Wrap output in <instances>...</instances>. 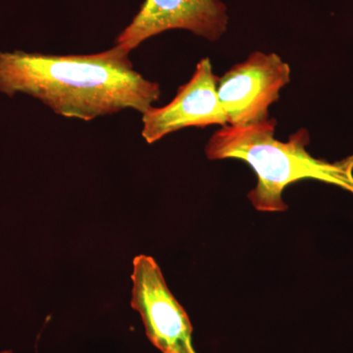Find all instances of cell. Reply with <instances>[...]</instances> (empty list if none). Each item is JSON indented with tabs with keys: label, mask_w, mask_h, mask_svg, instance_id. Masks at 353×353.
I'll return each mask as SVG.
<instances>
[{
	"label": "cell",
	"mask_w": 353,
	"mask_h": 353,
	"mask_svg": "<svg viewBox=\"0 0 353 353\" xmlns=\"http://www.w3.org/2000/svg\"><path fill=\"white\" fill-rule=\"evenodd\" d=\"M129 54L118 46L87 55L0 51V94H29L57 115L83 121L125 109L143 114L160 87L134 69Z\"/></svg>",
	"instance_id": "obj_1"
},
{
	"label": "cell",
	"mask_w": 353,
	"mask_h": 353,
	"mask_svg": "<svg viewBox=\"0 0 353 353\" xmlns=\"http://www.w3.org/2000/svg\"><path fill=\"white\" fill-rule=\"evenodd\" d=\"M277 121L268 119L248 126H225L205 145L209 160L236 159L254 171L257 183L248 199L260 212H285L283 199L292 183L315 180L336 185L353 196V154L341 161L318 159L307 152L310 137L299 129L287 141L275 138Z\"/></svg>",
	"instance_id": "obj_2"
},
{
	"label": "cell",
	"mask_w": 353,
	"mask_h": 353,
	"mask_svg": "<svg viewBox=\"0 0 353 353\" xmlns=\"http://www.w3.org/2000/svg\"><path fill=\"white\" fill-rule=\"evenodd\" d=\"M290 67L276 53L256 51L218 81L227 126H248L270 119L269 108L290 82Z\"/></svg>",
	"instance_id": "obj_3"
},
{
	"label": "cell",
	"mask_w": 353,
	"mask_h": 353,
	"mask_svg": "<svg viewBox=\"0 0 353 353\" xmlns=\"http://www.w3.org/2000/svg\"><path fill=\"white\" fill-rule=\"evenodd\" d=\"M131 305L138 311L150 343L162 353H197L189 315L166 284L152 256L134 257Z\"/></svg>",
	"instance_id": "obj_4"
},
{
	"label": "cell",
	"mask_w": 353,
	"mask_h": 353,
	"mask_svg": "<svg viewBox=\"0 0 353 353\" xmlns=\"http://www.w3.org/2000/svg\"><path fill=\"white\" fill-rule=\"evenodd\" d=\"M228 21L227 7L220 0H145L116 46L131 52L146 39L176 29L214 41L227 31Z\"/></svg>",
	"instance_id": "obj_5"
},
{
	"label": "cell",
	"mask_w": 353,
	"mask_h": 353,
	"mask_svg": "<svg viewBox=\"0 0 353 353\" xmlns=\"http://www.w3.org/2000/svg\"><path fill=\"white\" fill-rule=\"evenodd\" d=\"M218 81L210 59H201L189 82L179 88L170 103L163 108L152 106L143 113L141 136L146 143H157L185 128L227 126L226 113L218 97Z\"/></svg>",
	"instance_id": "obj_6"
},
{
	"label": "cell",
	"mask_w": 353,
	"mask_h": 353,
	"mask_svg": "<svg viewBox=\"0 0 353 353\" xmlns=\"http://www.w3.org/2000/svg\"><path fill=\"white\" fill-rule=\"evenodd\" d=\"M0 353H14L13 352H11V350H6V352H2Z\"/></svg>",
	"instance_id": "obj_7"
}]
</instances>
